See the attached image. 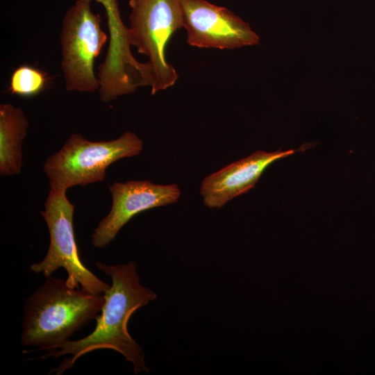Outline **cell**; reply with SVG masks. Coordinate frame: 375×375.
Returning a JSON list of instances; mask_svg holds the SVG:
<instances>
[{"label": "cell", "instance_id": "6da1fadb", "mask_svg": "<svg viewBox=\"0 0 375 375\" xmlns=\"http://www.w3.org/2000/svg\"><path fill=\"white\" fill-rule=\"evenodd\" d=\"M96 265L110 276L112 284L103 294L105 301L101 314L95 319V328L86 337L69 340L41 358L69 355L53 369L59 375L72 368L82 356L94 350L108 349L121 353L131 362L135 374L147 373L149 369L144 362V351L128 333L127 324L133 313L154 301L157 294L140 283L135 262L116 265L97 262Z\"/></svg>", "mask_w": 375, "mask_h": 375}, {"label": "cell", "instance_id": "7a4b0ae2", "mask_svg": "<svg viewBox=\"0 0 375 375\" xmlns=\"http://www.w3.org/2000/svg\"><path fill=\"white\" fill-rule=\"evenodd\" d=\"M104 301L103 294L69 287L62 278L46 277L25 302L21 345L47 353L58 349L96 319Z\"/></svg>", "mask_w": 375, "mask_h": 375}, {"label": "cell", "instance_id": "3957f363", "mask_svg": "<svg viewBox=\"0 0 375 375\" xmlns=\"http://www.w3.org/2000/svg\"><path fill=\"white\" fill-rule=\"evenodd\" d=\"M142 149V140L130 131L115 140L98 142L73 133L58 152L47 159L43 171L50 190L66 192L75 185L103 181L109 165L121 158L138 156Z\"/></svg>", "mask_w": 375, "mask_h": 375}, {"label": "cell", "instance_id": "277c9868", "mask_svg": "<svg viewBox=\"0 0 375 375\" xmlns=\"http://www.w3.org/2000/svg\"><path fill=\"white\" fill-rule=\"evenodd\" d=\"M131 46L148 57L151 94L172 86L178 75L167 62L165 49L172 35L183 27L179 0H130Z\"/></svg>", "mask_w": 375, "mask_h": 375}, {"label": "cell", "instance_id": "5b68a950", "mask_svg": "<svg viewBox=\"0 0 375 375\" xmlns=\"http://www.w3.org/2000/svg\"><path fill=\"white\" fill-rule=\"evenodd\" d=\"M92 0H77L62 22L61 69L68 91L94 93L100 83L94 73V60L107 42L99 14L93 12Z\"/></svg>", "mask_w": 375, "mask_h": 375}, {"label": "cell", "instance_id": "8992f818", "mask_svg": "<svg viewBox=\"0 0 375 375\" xmlns=\"http://www.w3.org/2000/svg\"><path fill=\"white\" fill-rule=\"evenodd\" d=\"M74 206L68 200L66 192L50 190L40 213L50 236L47 253L42 260L32 264L30 270L51 276L58 269H65L67 284L95 294H103L110 285L100 280L82 262L75 240L73 226Z\"/></svg>", "mask_w": 375, "mask_h": 375}, {"label": "cell", "instance_id": "52a82bcc", "mask_svg": "<svg viewBox=\"0 0 375 375\" xmlns=\"http://www.w3.org/2000/svg\"><path fill=\"white\" fill-rule=\"evenodd\" d=\"M187 42L199 48L231 49L259 43L249 25L224 7L206 0H179Z\"/></svg>", "mask_w": 375, "mask_h": 375}, {"label": "cell", "instance_id": "ba28073f", "mask_svg": "<svg viewBox=\"0 0 375 375\" xmlns=\"http://www.w3.org/2000/svg\"><path fill=\"white\" fill-rule=\"evenodd\" d=\"M112 195L110 212L92 234L97 248L109 244L128 222L139 212L178 201L181 190L177 185H158L149 181L115 182L109 186Z\"/></svg>", "mask_w": 375, "mask_h": 375}, {"label": "cell", "instance_id": "9c48e42d", "mask_svg": "<svg viewBox=\"0 0 375 375\" xmlns=\"http://www.w3.org/2000/svg\"><path fill=\"white\" fill-rule=\"evenodd\" d=\"M289 149L273 152L257 151L205 177L200 194L206 206L219 208L229 201L253 188L263 172L274 162L294 154Z\"/></svg>", "mask_w": 375, "mask_h": 375}, {"label": "cell", "instance_id": "30bf717a", "mask_svg": "<svg viewBox=\"0 0 375 375\" xmlns=\"http://www.w3.org/2000/svg\"><path fill=\"white\" fill-rule=\"evenodd\" d=\"M28 126L23 110L11 103L0 105V174L12 176L23 165L22 144Z\"/></svg>", "mask_w": 375, "mask_h": 375}, {"label": "cell", "instance_id": "8fae6325", "mask_svg": "<svg viewBox=\"0 0 375 375\" xmlns=\"http://www.w3.org/2000/svg\"><path fill=\"white\" fill-rule=\"evenodd\" d=\"M46 84L45 75L34 67L22 65L15 69L10 82L9 91L23 97L34 96L42 91Z\"/></svg>", "mask_w": 375, "mask_h": 375}]
</instances>
